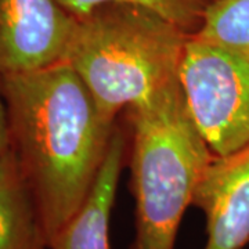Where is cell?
Masks as SVG:
<instances>
[{
    "instance_id": "5b68a950",
    "label": "cell",
    "mask_w": 249,
    "mask_h": 249,
    "mask_svg": "<svg viewBox=\"0 0 249 249\" xmlns=\"http://www.w3.org/2000/svg\"><path fill=\"white\" fill-rule=\"evenodd\" d=\"M75 22L60 0H0V75L64 61Z\"/></svg>"
},
{
    "instance_id": "ba28073f",
    "label": "cell",
    "mask_w": 249,
    "mask_h": 249,
    "mask_svg": "<svg viewBox=\"0 0 249 249\" xmlns=\"http://www.w3.org/2000/svg\"><path fill=\"white\" fill-rule=\"evenodd\" d=\"M0 249H50L35 199L11 150L0 160Z\"/></svg>"
},
{
    "instance_id": "7a4b0ae2",
    "label": "cell",
    "mask_w": 249,
    "mask_h": 249,
    "mask_svg": "<svg viewBox=\"0 0 249 249\" xmlns=\"http://www.w3.org/2000/svg\"><path fill=\"white\" fill-rule=\"evenodd\" d=\"M191 36L148 7L108 3L76 18L64 61L116 122L122 111L180 80Z\"/></svg>"
},
{
    "instance_id": "52a82bcc",
    "label": "cell",
    "mask_w": 249,
    "mask_h": 249,
    "mask_svg": "<svg viewBox=\"0 0 249 249\" xmlns=\"http://www.w3.org/2000/svg\"><path fill=\"white\" fill-rule=\"evenodd\" d=\"M126 154L127 139L116 124L106 160L88 199L50 249H109V217Z\"/></svg>"
},
{
    "instance_id": "8fae6325",
    "label": "cell",
    "mask_w": 249,
    "mask_h": 249,
    "mask_svg": "<svg viewBox=\"0 0 249 249\" xmlns=\"http://www.w3.org/2000/svg\"><path fill=\"white\" fill-rule=\"evenodd\" d=\"M10 151V126L7 108L1 94V75H0V160Z\"/></svg>"
},
{
    "instance_id": "6da1fadb",
    "label": "cell",
    "mask_w": 249,
    "mask_h": 249,
    "mask_svg": "<svg viewBox=\"0 0 249 249\" xmlns=\"http://www.w3.org/2000/svg\"><path fill=\"white\" fill-rule=\"evenodd\" d=\"M10 150L35 199L49 248L88 199L116 122L68 62L1 76Z\"/></svg>"
},
{
    "instance_id": "8992f818",
    "label": "cell",
    "mask_w": 249,
    "mask_h": 249,
    "mask_svg": "<svg viewBox=\"0 0 249 249\" xmlns=\"http://www.w3.org/2000/svg\"><path fill=\"white\" fill-rule=\"evenodd\" d=\"M193 206L206 217L204 249H242L249 242V144L213 157L196 184Z\"/></svg>"
},
{
    "instance_id": "9c48e42d",
    "label": "cell",
    "mask_w": 249,
    "mask_h": 249,
    "mask_svg": "<svg viewBox=\"0 0 249 249\" xmlns=\"http://www.w3.org/2000/svg\"><path fill=\"white\" fill-rule=\"evenodd\" d=\"M194 36L232 53L249 55V0H217Z\"/></svg>"
},
{
    "instance_id": "277c9868",
    "label": "cell",
    "mask_w": 249,
    "mask_h": 249,
    "mask_svg": "<svg viewBox=\"0 0 249 249\" xmlns=\"http://www.w3.org/2000/svg\"><path fill=\"white\" fill-rule=\"evenodd\" d=\"M187 107L214 157L249 144V55L191 36L180 68Z\"/></svg>"
},
{
    "instance_id": "3957f363",
    "label": "cell",
    "mask_w": 249,
    "mask_h": 249,
    "mask_svg": "<svg viewBox=\"0 0 249 249\" xmlns=\"http://www.w3.org/2000/svg\"><path fill=\"white\" fill-rule=\"evenodd\" d=\"M136 201L132 249H173L178 226L205 169L213 160L178 80L126 109Z\"/></svg>"
},
{
    "instance_id": "30bf717a",
    "label": "cell",
    "mask_w": 249,
    "mask_h": 249,
    "mask_svg": "<svg viewBox=\"0 0 249 249\" xmlns=\"http://www.w3.org/2000/svg\"><path fill=\"white\" fill-rule=\"evenodd\" d=\"M217 0H60L62 6L76 18L88 14L101 4L129 3L157 11L190 35H196L204 25L208 10Z\"/></svg>"
}]
</instances>
